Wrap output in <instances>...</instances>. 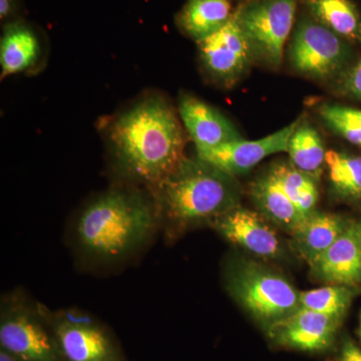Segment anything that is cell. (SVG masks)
I'll return each mask as SVG.
<instances>
[{
  "label": "cell",
  "instance_id": "6da1fadb",
  "mask_svg": "<svg viewBox=\"0 0 361 361\" xmlns=\"http://www.w3.org/2000/svg\"><path fill=\"white\" fill-rule=\"evenodd\" d=\"M109 142L123 174L152 188L185 158L179 118L159 96L145 97L116 116L109 128Z\"/></svg>",
  "mask_w": 361,
  "mask_h": 361
},
{
  "label": "cell",
  "instance_id": "7a4b0ae2",
  "mask_svg": "<svg viewBox=\"0 0 361 361\" xmlns=\"http://www.w3.org/2000/svg\"><path fill=\"white\" fill-rule=\"evenodd\" d=\"M153 190L159 221H164L172 234L192 226L211 225L238 206L241 198L235 177L199 157H185Z\"/></svg>",
  "mask_w": 361,
  "mask_h": 361
},
{
  "label": "cell",
  "instance_id": "3957f363",
  "mask_svg": "<svg viewBox=\"0 0 361 361\" xmlns=\"http://www.w3.org/2000/svg\"><path fill=\"white\" fill-rule=\"evenodd\" d=\"M158 221L154 202L137 192L115 190L85 207L75 235L85 253L99 260H118L147 241Z\"/></svg>",
  "mask_w": 361,
  "mask_h": 361
},
{
  "label": "cell",
  "instance_id": "277c9868",
  "mask_svg": "<svg viewBox=\"0 0 361 361\" xmlns=\"http://www.w3.org/2000/svg\"><path fill=\"white\" fill-rule=\"evenodd\" d=\"M227 288L242 307L268 326L301 307L300 292L283 275L256 261L232 263Z\"/></svg>",
  "mask_w": 361,
  "mask_h": 361
},
{
  "label": "cell",
  "instance_id": "5b68a950",
  "mask_svg": "<svg viewBox=\"0 0 361 361\" xmlns=\"http://www.w3.org/2000/svg\"><path fill=\"white\" fill-rule=\"evenodd\" d=\"M296 9L297 0H247L234 11L256 61L280 68Z\"/></svg>",
  "mask_w": 361,
  "mask_h": 361
},
{
  "label": "cell",
  "instance_id": "8992f818",
  "mask_svg": "<svg viewBox=\"0 0 361 361\" xmlns=\"http://www.w3.org/2000/svg\"><path fill=\"white\" fill-rule=\"evenodd\" d=\"M288 54L295 71L317 80H336L355 59L350 42L311 16L297 23Z\"/></svg>",
  "mask_w": 361,
  "mask_h": 361
},
{
  "label": "cell",
  "instance_id": "52a82bcc",
  "mask_svg": "<svg viewBox=\"0 0 361 361\" xmlns=\"http://www.w3.org/2000/svg\"><path fill=\"white\" fill-rule=\"evenodd\" d=\"M0 349L20 361H63L44 308H33L20 299L2 305Z\"/></svg>",
  "mask_w": 361,
  "mask_h": 361
},
{
  "label": "cell",
  "instance_id": "ba28073f",
  "mask_svg": "<svg viewBox=\"0 0 361 361\" xmlns=\"http://www.w3.org/2000/svg\"><path fill=\"white\" fill-rule=\"evenodd\" d=\"M47 315L63 361H126L115 338L92 316L78 310Z\"/></svg>",
  "mask_w": 361,
  "mask_h": 361
},
{
  "label": "cell",
  "instance_id": "9c48e42d",
  "mask_svg": "<svg viewBox=\"0 0 361 361\" xmlns=\"http://www.w3.org/2000/svg\"><path fill=\"white\" fill-rule=\"evenodd\" d=\"M197 44L206 75L221 87L236 85L255 61L235 14L217 32Z\"/></svg>",
  "mask_w": 361,
  "mask_h": 361
},
{
  "label": "cell",
  "instance_id": "30bf717a",
  "mask_svg": "<svg viewBox=\"0 0 361 361\" xmlns=\"http://www.w3.org/2000/svg\"><path fill=\"white\" fill-rule=\"evenodd\" d=\"M300 120L301 118H297L295 122L263 139L247 141L242 137L218 148L197 151V157L233 177L245 174L267 157L287 152L291 135Z\"/></svg>",
  "mask_w": 361,
  "mask_h": 361
},
{
  "label": "cell",
  "instance_id": "8fae6325",
  "mask_svg": "<svg viewBox=\"0 0 361 361\" xmlns=\"http://www.w3.org/2000/svg\"><path fill=\"white\" fill-rule=\"evenodd\" d=\"M211 225L228 241L258 257L278 259L283 253L281 239L264 216L240 205L216 218Z\"/></svg>",
  "mask_w": 361,
  "mask_h": 361
},
{
  "label": "cell",
  "instance_id": "7c38bea8",
  "mask_svg": "<svg viewBox=\"0 0 361 361\" xmlns=\"http://www.w3.org/2000/svg\"><path fill=\"white\" fill-rule=\"evenodd\" d=\"M342 318L300 307L269 326L271 338L287 348L318 351L329 348Z\"/></svg>",
  "mask_w": 361,
  "mask_h": 361
},
{
  "label": "cell",
  "instance_id": "4fadbf2b",
  "mask_svg": "<svg viewBox=\"0 0 361 361\" xmlns=\"http://www.w3.org/2000/svg\"><path fill=\"white\" fill-rule=\"evenodd\" d=\"M318 281L353 287L361 283V239L357 222H348L339 238L310 265Z\"/></svg>",
  "mask_w": 361,
  "mask_h": 361
},
{
  "label": "cell",
  "instance_id": "5bb4252c",
  "mask_svg": "<svg viewBox=\"0 0 361 361\" xmlns=\"http://www.w3.org/2000/svg\"><path fill=\"white\" fill-rule=\"evenodd\" d=\"M179 114L197 151L218 148L242 139L238 130L223 114L197 97L182 94Z\"/></svg>",
  "mask_w": 361,
  "mask_h": 361
},
{
  "label": "cell",
  "instance_id": "9a60e30c",
  "mask_svg": "<svg viewBox=\"0 0 361 361\" xmlns=\"http://www.w3.org/2000/svg\"><path fill=\"white\" fill-rule=\"evenodd\" d=\"M348 222L336 214L315 211L291 232L292 246L310 266L339 238Z\"/></svg>",
  "mask_w": 361,
  "mask_h": 361
},
{
  "label": "cell",
  "instance_id": "2e32d148",
  "mask_svg": "<svg viewBox=\"0 0 361 361\" xmlns=\"http://www.w3.org/2000/svg\"><path fill=\"white\" fill-rule=\"evenodd\" d=\"M250 195L264 217L289 233L306 219L270 171L252 183Z\"/></svg>",
  "mask_w": 361,
  "mask_h": 361
},
{
  "label": "cell",
  "instance_id": "e0dca14e",
  "mask_svg": "<svg viewBox=\"0 0 361 361\" xmlns=\"http://www.w3.org/2000/svg\"><path fill=\"white\" fill-rule=\"evenodd\" d=\"M229 0H188L177 16V25L190 39L199 42L217 32L231 20Z\"/></svg>",
  "mask_w": 361,
  "mask_h": 361
},
{
  "label": "cell",
  "instance_id": "ac0fdd59",
  "mask_svg": "<svg viewBox=\"0 0 361 361\" xmlns=\"http://www.w3.org/2000/svg\"><path fill=\"white\" fill-rule=\"evenodd\" d=\"M39 54V37L30 26L21 23L7 25L0 42L2 78L32 68Z\"/></svg>",
  "mask_w": 361,
  "mask_h": 361
},
{
  "label": "cell",
  "instance_id": "d6986e66",
  "mask_svg": "<svg viewBox=\"0 0 361 361\" xmlns=\"http://www.w3.org/2000/svg\"><path fill=\"white\" fill-rule=\"evenodd\" d=\"M311 18L337 35L361 44V14L351 0H304Z\"/></svg>",
  "mask_w": 361,
  "mask_h": 361
},
{
  "label": "cell",
  "instance_id": "ffe728a7",
  "mask_svg": "<svg viewBox=\"0 0 361 361\" xmlns=\"http://www.w3.org/2000/svg\"><path fill=\"white\" fill-rule=\"evenodd\" d=\"M287 153L294 167L317 179L325 165L326 151L317 130L302 118L291 135Z\"/></svg>",
  "mask_w": 361,
  "mask_h": 361
},
{
  "label": "cell",
  "instance_id": "44dd1931",
  "mask_svg": "<svg viewBox=\"0 0 361 361\" xmlns=\"http://www.w3.org/2000/svg\"><path fill=\"white\" fill-rule=\"evenodd\" d=\"M334 193L348 201H361V157L329 149L325 156Z\"/></svg>",
  "mask_w": 361,
  "mask_h": 361
},
{
  "label": "cell",
  "instance_id": "7402d4cb",
  "mask_svg": "<svg viewBox=\"0 0 361 361\" xmlns=\"http://www.w3.org/2000/svg\"><path fill=\"white\" fill-rule=\"evenodd\" d=\"M353 298L351 287L329 284L300 292V305L306 310L342 318L348 310Z\"/></svg>",
  "mask_w": 361,
  "mask_h": 361
},
{
  "label": "cell",
  "instance_id": "603a6c76",
  "mask_svg": "<svg viewBox=\"0 0 361 361\" xmlns=\"http://www.w3.org/2000/svg\"><path fill=\"white\" fill-rule=\"evenodd\" d=\"M318 115L329 130L361 149V110L339 104H323Z\"/></svg>",
  "mask_w": 361,
  "mask_h": 361
},
{
  "label": "cell",
  "instance_id": "cb8c5ba5",
  "mask_svg": "<svg viewBox=\"0 0 361 361\" xmlns=\"http://www.w3.org/2000/svg\"><path fill=\"white\" fill-rule=\"evenodd\" d=\"M269 171L276 178L280 186L293 203L301 190L307 186L312 180H316L312 176L298 170L291 163L286 164L281 161V163L274 164Z\"/></svg>",
  "mask_w": 361,
  "mask_h": 361
},
{
  "label": "cell",
  "instance_id": "d4e9b609",
  "mask_svg": "<svg viewBox=\"0 0 361 361\" xmlns=\"http://www.w3.org/2000/svg\"><path fill=\"white\" fill-rule=\"evenodd\" d=\"M332 82V87L339 96L361 102V56L353 59Z\"/></svg>",
  "mask_w": 361,
  "mask_h": 361
},
{
  "label": "cell",
  "instance_id": "484cf974",
  "mask_svg": "<svg viewBox=\"0 0 361 361\" xmlns=\"http://www.w3.org/2000/svg\"><path fill=\"white\" fill-rule=\"evenodd\" d=\"M318 201V190L316 186V180H312L307 186L301 190L295 199L297 210L303 218H307L311 214L315 212L316 204Z\"/></svg>",
  "mask_w": 361,
  "mask_h": 361
},
{
  "label": "cell",
  "instance_id": "4316f807",
  "mask_svg": "<svg viewBox=\"0 0 361 361\" xmlns=\"http://www.w3.org/2000/svg\"><path fill=\"white\" fill-rule=\"evenodd\" d=\"M341 361H361V349L353 341H346L342 348Z\"/></svg>",
  "mask_w": 361,
  "mask_h": 361
},
{
  "label": "cell",
  "instance_id": "83f0119b",
  "mask_svg": "<svg viewBox=\"0 0 361 361\" xmlns=\"http://www.w3.org/2000/svg\"><path fill=\"white\" fill-rule=\"evenodd\" d=\"M14 0H0V18L6 20L13 13Z\"/></svg>",
  "mask_w": 361,
  "mask_h": 361
},
{
  "label": "cell",
  "instance_id": "f1b7e54d",
  "mask_svg": "<svg viewBox=\"0 0 361 361\" xmlns=\"http://www.w3.org/2000/svg\"><path fill=\"white\" fill-rule=\"evenodd\" d=\"M0 361H20L14 356L9 355L8 353L4 351V349H0Z\"/></svg>",
  "mask_w": 361,
  "mask_h": 361
},
{
  "label": "cell",
  "instance_id": "f546056e",
  "mask_svg": "<svg viewBox=\"0 0 361 361\" xmlns=\"http://www.w3.org/2000/svg\"><path fill=\"white\" fill-rule=\"evenodd\" d=\"M358 230H360V239H361V219L357 222Z\"/></svg>",
  "mask_w": 361,
  "mask_h": 361
},
{
  "label": "cell",
  "instance_id": "4dcf8cb0",
  "mask_svg": "<svg viewBox=\"0 0 361 361\" xmlns=\"http://www.w3.org/2000/svg\"><path fill=\"white\" fill-rule=\"evenodd\" d=\"M360 336L361 338V316H360Z\"/></svg>",
  "mask_w": 361,
  "mask_h": 361
}]
</instances>
